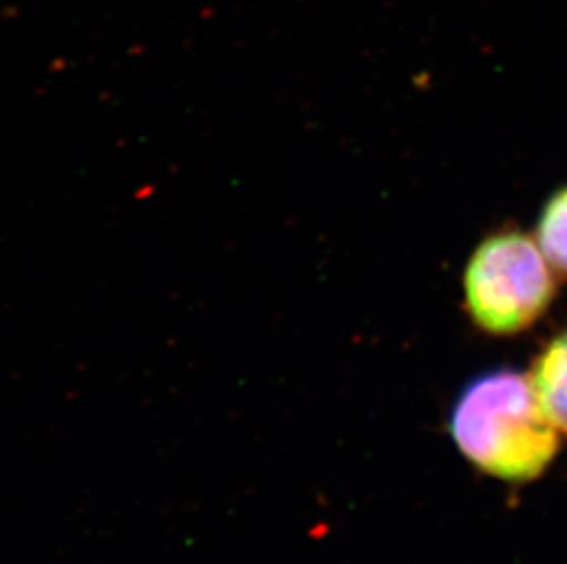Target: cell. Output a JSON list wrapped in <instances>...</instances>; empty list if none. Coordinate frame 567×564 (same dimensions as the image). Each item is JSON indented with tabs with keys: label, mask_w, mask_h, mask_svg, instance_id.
<instances>
[{
	"label": "cell",
	"mask_w": 567,
	"mask_h": 564,
	"mask_svg": "<svg viewBox=\"0 0 567 564\" xmlns=\"http://www.w3.org/2000/svg\"><path fill=\"white\" fill-rule=\"evenodd\" d=\"M449 432L472 468L513 485L535 482L551 468L563 435L542 412L529 376L514 368L472 378L452 405Z\"/></svg>",
	"instance_id": "obj_1"
},
{
	"label": "cell",
	"mask_w": 567,
	"mask_h": 564,
	"mask_svg": "<svg viewBox=\"0 0 567 564\" xmlns=\"http://www.w3.org/2000/svg\"><path fill=\"white\" fill-rule=\"evenodd\" d=\"M557 278L540 246L516 228L488 234L463 273V299L472 325L488 336L529 331L551 309Z\"/></svg>",
	"instance_id": "obj_2"
},
{
	"label": "cell",
	"mask_w": 567,
	"mask_h": 564,
	"mask_svg": "<svg viewBox=\"0 0 567 564\" xmlns=\"http://www.w3.org/2000/svg\"><path fill=\"white\" fill-rule=\"evenodd\" d=\"M527 376L542 412L567 435V326L542 345Z\"/></svg>",
	"instance_id": "obj_3"
},
{
	"label": "cell",
	"mask_w": 567,
	"mask_h": 564,
	"mask_svg": "<svg viewBox=\"0 0 567 564\" xmlns=\"http://www.w3.org/2000/svg\"><path fill=\"white\" fill-rule=\"evenodd\" d=\"M535 237L549 267L567 278V186L547 198L536 220Z\"/></svg>",
	"instance_id": "obj_4"
}]
</instances>
